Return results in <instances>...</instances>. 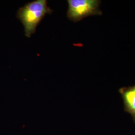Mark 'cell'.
Segmentation results:
<instances>
[{
  "label": "cell",
  "mask_w": 135,
  "mask_h": 135,
  "mask_svg": "<svg viewBox=\"0 0 135 135\" xmlns=\"http://www.w3.org/2000/svg\"><path fill=\"white\" fill-rule=\"evenodd\" d=\"M68 18L75 23L87 17L102 15L99 0H68Z\"/></svg>",
  "instance_id": "obj_2"
},
{
  "label": "cell",
  "mask_w": 135,
  "mask_h": 135,
  "mask_svg": "<svg viewBox=\"0 0 135 135\" xmlns=\"http://www.w3.org/2000/svg\"><path fill=\"white\" fill-rule=\"evenodd\" d=\"M53 10L47 6L46 0L34 1L20 8L17 17L24 27L26 37L30 38L45 15L51 14Z\"/></svg>",
  "instance_id": "obj_1"
},
{
  "label": "cell",
  "mask_w": 135,
  "mask_h": 135,
  "mask_svg": "<svg viewBox=\"0 0 135 135\" xmlns=\"http://www.w3.org/2000/svg\"><path fill=\"white\" fill-rule=\"evenodd\" d=\"M122 97L124 110L130 114L135 123V85L128 87H122L119 90Z\"/></svg>",
  "instance_id": "obj_3"
}]
</instances>
